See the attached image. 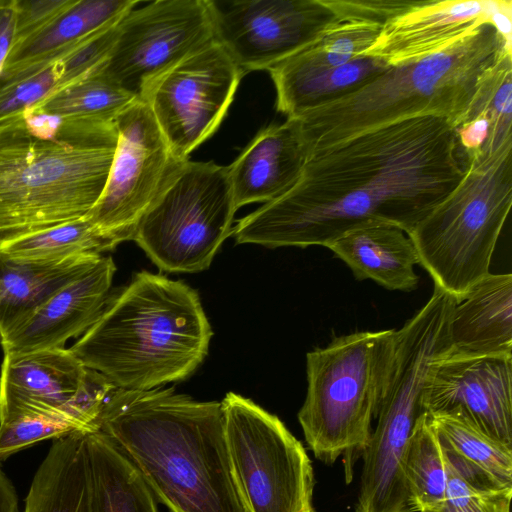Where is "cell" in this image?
<instances>
[{
  "label": "cell",
  "instance_id": "obj_37",
  "mask_svg": "<svg viewBox=\"0 0 512 512\" xmlns=\"http://www.w3.org/2000/svg\"><path fill=\"white\" fill-rule=\"evenodd\" d=\"M73 0H15V39L20 40L39 30L63 11Z\"/></svg>",
  "mask_w": 512,
  "mask_h": 512
},
{
  "label": "cell",
  "instance_id": "obj_20",
  "mask_svg": "<svg viewBox=\"0 0 512 512\" xmlns=\"http://www.w3.org/2000/svg\"><path fill=\"white\" fill-rule=\"evenodd\" d=\"M138 3L135 0H73L45 26L13 43L3 66L0 85L57 62L80 43L117 22Z\"/></svg>",
  "mask_w": 512,
  "mask_h": 512
},
{
  "label": "cell",
  "instance_id": "obj_12",
  "mask_svg": "<svg viewBox=\"0 0 512 512\" xmlns=\"http://www.w3.org/2000/svg\"><path fill=\"white\" fill-rule=\"evenodd\" d=\"M215 41L207 0H157L118 21L113 50L101 71L142 100L174 66Z\"/></svg>",
  "mask_w": 512,
  "mask_h": 512
},
{
  "label": "cell",
  "instance_id": "obj_5",
  "mask_svg": "<svg viewBox=\"0 0 512 512\" xmlns=\"http://www.w3.org/2000/svg\"><path fill=\"white\" fill-rule=\"evenodd\" d=\"M116 145V128L65 143L34 136L21 116L0 125V237L88 217Z\"/></svg>",
  "mask_w": 512,
  "mask_h": 512
},
{
  "label": "cell",
  "instance_id": "obj_36",
  "mask_svg": "<svg viewBox=\"0 0 512 512\" xmlns=\"http://www.w3.org/2000/svg\"><path fill=\"white\" fill-rule=\"evenodd\" d=\"M76 432L71 426L39 415L23 414L0 421V461L36 442Z\"/></svg>",
  "mask_w": 512,
  "mask_h": 512
},
{
  "label": "cell",
  "instance_id": "obj_7",
  "mask_svg": "<svg viewBox=\"0 0 512 512\" xmlns=\"http://www.w3.org/2000/svg\"><path fill=\"white\" fill-rule=\"evenodd\" d=\"M465 154L458 184L407 234L434 285L458 302L490 273L512 205V141Z\"/></svg>",
  "mask_w": 512,
  "mask_h": 512
},
{
  "label": "cell",
  "instance_id": "obj_30",
  "mask_svg": "<svg viewBox=\"0 0 512 512\" xmlns=\"http://www.w3.org/2000/svg\"><path fill=\"white\" fill-rule=\"evenodd\" d=\"M335 20L311 43L286 58L307 67H335L363 56L377 39L383 23L358 17L339 0H327Z\"/></svg>",
  "mask_w": 512,
  "mask_h": 512
},
{
  "label": "cell",
  "instance_id": "obj_16",
  "mask_svg": "<svg viewBox=\"0 0 512 512\" xmlns=\"http://www.w3.org/2000/svg\"><path fill=\"white\" fill-rule=\"evenodd\" d=\"M423 407L428 414L459 412L512 447V355L450 353L430 375Z\"/></svg>",
  "mask_w": 512,
  "mask_h": 512
},
{
  "label": "cell",
  "instance_id": "obj_35",
  "mask_svg": "<svg viewBox=\"0 0 512 512\" xmlns=\"http://www.w3.org/2000/svg\"><path fill=\"white\" fill-rule=\"evenodd\" d=\"M118 21L89 37L57 61L59 82L56 90L102 69L115 45Z\"/></svg>",
  "mask_w": 512,
  "mask_h": 512
},
{
  "label": "cell",
  "instance_id": "obj_21",
  "mask_svg": "<svg viewBox=\"0 0 512 512\" xmlns=\"http://www.w3.org/2000/svg\"><path fill=\"white\" fill-rule=\"evenodd\" d=\"M326 248L349 267L357 280L370 279L388 290L403 292L418 287L416 249L407 233L395 224L376 219L361 222Z\"/></svg>",
  "mask_w": 512,
  "mask_h": 512
},
{
  "label": "cell",
  "instance_id": "obj_3",
  "mask_svg": "<svg viewBox=\"0 0 512 512\" xmlns=\"http://www.w3.org/2000/svg\"><path fill=\"white\" fill-rule=\"evenodd\" d=\"M212 335L196 290L141 271L110 293L98 319L69 349L116 388L149 390L189 377Z\"/></svg>",
  "mask_w": 512,
  "mask_h": 512
},
{
  "label": "cell",
  "instance_id": "obj_1",
  "mask_svg": "<svg viewBox=\"0 0 512 512\" xmlns=\"http://www.w3.org/2000/svg\"><path fill=\"white\" fill-rule=\"evenodd\" d=\"M458 146L455 128L431 115L363 132L310 155L297 181L231 235L268 248L327 247L372 219L409 234L462 178Z\"/></svg>",
  "mask_w": 512,
  "mask_h": 512
},
{
  "label": "cell",
  "instance_id": "obj_17",
  "mask_svg": "<svg viewBox=\"0 0 512 512\" xmlns=\"http://www.w3.org/2000/svg\"><path fill=\"white\" fill-rule=\"evenodd\" d=\"M115 271L112 258L102 256L91 269L9 321L0 329L4 353L65 348L100 316Z\"/></svg>",
  "mask_w": 512,
  "mask_h": 512
},
{
  "label": "cell",
  "instance_id": "obj_10",
  "mask_svg": "<svg viewBox=\"0 0 512 512\" xmlns=\"http://www.w3.org/2000/svg\"><path fill=\"white\" fill-rule=\"evenodd\" d=\"M232 477L246 512H315L303 444L278 416L228 392L221 401Z\"/></svg>",
  "mask_w": 512,
  "mask_h": 512
},
{
  "label": "cell",
  "instance_id": "obj_13",
  "mask_svg": "<svg viewBox=\"0 0 512 512\" xmlns=\"http://www.w3.org/2000/svg\"><path fill=\"white\" fill-rule=\"evenodd\" d=\"M116 387L69 348L4 353L0 373V420L34 414L77 431H95L101 409Z\"/></svg>",
  "mask_w": 512,
  "mask_h": 512
},
{
  "label": "cell",
  "instance_id": "obj_8",
  "mask_svg": "<svg viewBox=\"0 0 512 512\" xmlns=\"http://www.w3.org/2000/svg\"><path fill=\"white\" fill-rule=\"evenodd\" d=\"M449 353L438 330L407 323L396 330L389 381L363 454L355 512H413L404 459L413 427L425 412L423 394L430 375Z\"/></svg>",
  "mask_w": 512,
  "mask_h": 512
},
{
  "label": "cell",
  "instance_id": "obj_31",
  "mask_svg": "<svg viewBox=\"0 0 512 512\" xmlns=\"http://www.w3.org/2000/svg\"><path fill=\"white\" fill-rule=\"evenodd\" d=\"M135 100L99 70L55 90L31 109L51 115L114 123Z\"/></svg>",
  "mask_w": 512,
  "mask_h": 512
},
{
  "label": "cell",
  "instance_id": "obj_32",
  "mask_svg": "<svg viewBox=\"0 0 512 512\" xmlns=\"http://www.w3.org/2000/svg\"><path fill=\"white\" fill-rule=\"evenodd\" d=\"M443 451L447 466L444 500L438 507L422 512H510L512 486Z\"/></svg>",
  "mask_w": 512,
  "mask_h": 512
},
{
  "label": "cell",
  "instance_id": "obj_40",
  "mask_svg": "<svg viewBox=\"0 0 512 512\" xmlns=\"http://www.w3.org/2000/svg\"><path fill=\"white\" fill-rule=\"evenodd\" d=\"M489 24L495 27L506 45L512 48V1L494 0Z\"/></svg>",
  "mask_w": 512,
  "mask_h": 512
},
{
  "label": "cell",
  "instance_id": "obj_15",
  "mask_svg": "<svg viewBox=\"0 0 512 512\" xmlns=\"http://www.w3.org/2000/svg\"><path fill=\"white\" fill-rule=\"evenodd\" d=\"M215 41L246 74L268 70L336 18L327 0H207Z\"/></svg>",
  "mask_w": 512,
  "mask_h": 512
},
{
  "label": "cell",
  "instance_id": "obj_14",
  "mask_svg": "<svg viewBox=\"0 0 512 512\" xmlns=\"http://www.w3.org/2000/svg\"><path fill=\"white\" fill-rule=\"evenodd\" d=\"M245 73L216 41L189 56L146 92L173 155L180 161L214 134Z\"/></svg>",
  "mask_w": 512,
  "mask_h": 512
},
{
  "label": "cell",
  "instance_id": "obj_42",
  "mask_svg": "<svg viewBox=\"0 0 512 512\" xmlns=\"http://www.w3.org/2000/svg\"><path fill=\"white\" fill-rule=\"evenodd\" d=\"M0 340H1V337H0Z\"/></svg>",
  "mask_w": 512,
  "mask_h": 512
},
{
  "label": "cell",
  "instance_id": "obj_28",
  "mask_svg": "<svg viewBox=\"0 0 512 512\" xmlns=\"http://www.w3.org/2000/svg\"><path fill=\"white\" fill-rule=\"evenodd\" d=\"M428 416L446 451L499 483L512 486L511 446L486 434L459 412L434 413Z\"/></svg>",
  "mask_w": 512,
  "mask_h": 512
},
{
  "label": "cell",
  "instance_id": "obj_33",
  "mask_svg": "<svg viewBox=\"0 0 512 512\" xmlns=\"http://www.w3.org/2000/svg\"><path fill=\"white\" fill-rule=\"evenodd\" d=\"M487 113L491 127L483 147L496 149L512 141V54H504L485 75L469 120Z\"/></svg>",
  "mask_w": 512,
  "mask_h": 512
},
{
  "label": "cell",
  "instance_id": "obj_24",
  "mask_svg": "<svg viewBox=\"0 0 512 512\" xmlns=\"http://www.w3.org/2000/svg\"><path fill=\"white\" fill-rule=\"evenodd\" d=\"M24 512H91L86 432L54 439L33 477Z\"/></svg>",
  "mask_w": 512,
  "mask_h": 512
},
{
  "label": "cell",
  "instance_id": "obj_11",
  "mask_svg": "<svg viewBox=\"0 0 512 512\" xmlns=\"http://www.w3.org/2000/svg\"><path fill=\"white\" fill-rule=\"evenodd\" d=\"M114 123L116 150L105 188L88 219L115 248L133 240L139 221L184 161L173 155L144 101L135 100Z\"/></svg>",
  "mask_w": 512,
  "mask_h": 512
},
{
  "label": "cell",
  "instance_id": "obj_26",
  "mask_svg": "<svg viewBox=\"0 0 512 512\" xmlns=\"http://www.w3.org/2000/svg\"><path fill=\"white\" fill-rule=\"evenodd\" d=\"M102 256L86 252L50 261L0 258V329L91 269Z\"/></svg>",
  "mask_w": 512,
  "mask_h": 512
},
{
  "label": "cell",
  "instance_id": "obj_4",
  "mask_svg": "<svg viewBox=\"0 0 512 512\" xmlns=\"http://www.w3.org/2000/svg\"><path fill=\"white\" fill-rule=\"evenodd\" d=\"M512 54L489 23L436 54L390 65L368 83L295 118L307 158L374 128L437 116L458 128L469 119L480 85L504 54Z\"/></svg>",
  "mask_w": 512,
  "mask_h": 512
},
{
  "label": "cell",
  "instance_id": "obj_38",
  "mask_svg": "<svg viewBox=\"0 0 512 512\" xmlns=\"http://www.w3.org/2000/svg\"><path fill=\"white\" fill-rule=\"evenodd\" d=\"M490 127L489 115L481 113L455 129L458 144L463 147L465 153L480 150L488 138Z\"/></svg>",
  "mask_w": 512,
  "mask_h": 512
},
{
  "label": "cell",
  "instance_id": "obj_18",
  "mask_svg": "<svg viewBox=\"0 0 512 512\" xmlns=\"http://www.w3.org/2000/svg\"><path fill=\"white\" fill-rule=\"evenodd\" d=\"M494 0H408L363 56L397 65L441 52L489 23Z\"/></svg>",
  "mask_w": 512,
  "mask_h": 512
},
{
  "label": "cell",
  "instance_id": "obj_34",
  "mask_svg": "<svg viewBox=\"0 0 512 512\" xmlns=\"http://www.w3.org/2000/svg\"><path fill=\"white\" fill-rule=\"evenodd\" d=\"M57 62L0 85V125L11 122L57 89Z\"/></svg>",
  "mask_w": 512,
  "mask_h": 512
},
{
  "label": "cell",
  "instance_id": "obj_2",
  "mask_svg": "<svg viewBox=\"0 0 512 512\" xmlns=\"http://www.w3.org/2000/svg\"><path fill=\"white\" fill-rule=\"evenodd\" d=\"M97 428L169 512H246L231 473L221 402L172 388H115Z\"/></svg>",
  "mask_w": 512,
  "mask_h": 512
},
{
  "label": "cell",
  "instance_id": "obj_29",
  "mask_svg": "<svg viewBox=\"0 0 512 512\" xmlns=\"http://www.w3.org/2000/svg\"><path fill=\"white\" fill-rule=\"evenodd\" d=\"M404 476L413 512L431 510L443 502L447 486L446 459L426 412L413 427L404 459Z\"/></svg>",
  "mask_w": 512,
  "mask_h": 512
},
{
  "label": "cell",
  "instance_id": "obj_19",
  "mask_svg": "<svg viewBox=\"0 0 512 512\" xmlns=\"http://www.w3.org/2000/svg\"><path fill=\"white\" fill-rule=\"evenodd\" d=\"M306 160L295 118L260 131L227 166L237 209L281 196L297 181Z\"/></svg>",
  "mask_w": 512,
  "mask_h": 512
},
{
  "label": "cell",
  "instance_id": "obj_27",
  "mask_svg": "<svg viewBox=\"0 0 512 512\" xmlns=\"http://www.w3.org/2000/svg\"><path fill=\"white\" fill-rule=\"evenodd\" d=\"M113 249L88 217L0 237V258L12 261H50Z\"/></svg>",
  "mask_w": 512,
  "mask_h": 512
},
{
  "label": "cell",
  "instance_id": "obj_9",
  "mask_svg": "<svg viewBox=\"0 0 512 512\" xmlns=\"http://www.w3.org/2000/svg\"><path fill=\"white\" fill-rule=\"evenodd\" d=\"M237 211L227 167L182 162L139 221L133 240L167 272L207 269Z\"/></svg>",
  "mask_w": 512,
  "mask_h": 512
},
{
  "label": "cell",
  "instance_id": "obj_6",
  "mask_svg": "<svg viewBox=\"0 0 512 512\" xmlns=\"http://www.w3.org/2000/svg\"><path fill=\"white\" fill-rule=\"evenodd\" d=\"M396 329L338 336L306 355L307 392L298 412L308 448L347 483L368 445L392 366Z\"/></svg>",
  "mask_w": 512,
  "mask_h": 512
},
{
  "label": "cell",
  "instance_id": "obj_25",
  "mask_svg": "<svg viewBox=\"0 0 512 512\" xmlns=\"http://www.w3.org/2000/svg\"><path fill=\"white\" fill-rule=\"evenodd\" d=\"M91 474V512H158L141 474L100 430L86 432Z\"/></svg>",
  "mask_w": 512,
  "mask_h": 512
},
{
  "label": "cell",
  "instance_id": "obj_23",
  "mask_svg": "<svg viewBox=\"0 0 512 512\" xmlns=\"http://www.w3.org/2000/svg\"><path fill=\"white\" fill-rule=\"evenodd\" d=\"M390 65L361 56L335 67H307L283 60L267 71L277 93V110L287 118L352 93Z\"/></svg>",
  "mask_w": 512,
  "mask_h": 512
},
{
  "label": "cell",
  "instance_id": "obj_22",
  "mask_svg": "<svg viewBox=\"0 0 512 512\" xmlns=\"http://www.w3.org/2000/svg\"><path fill=\"white\" fill-rule=\"evenodd\" d=\"M452 354L512 355V275L489 273L456 304Z\"/></svg>",
  "mask_w": 512,
  "mask_h": 512
},
{
  "label": "cell",
  "instance_id": "obj_39",
  "mask_svg": "<svg viewBox=\"0 0 512 512\" xmlns=\"http://www.w3.org/2000/svg\"><path fill=\"white\" fill-rule=\"evenodd\" d=\"M15 0H0V76L15 39Z\"/></svg>",
  "mask_w": 512,
  "mask_h": 512
},
{
  "label": "cell",
  "instance_id": "obj_41",
  "mask_svg": "<svg viewBox=\"0 0 512 512\" xmlns=\"http://www.w3.org/2000/svg\"><path fill=\"white\" fill-rule=\"evenodd\" d=\"M0 512H19L16 490L0 464Z\"/></svg>",
  "mask_w": 512,
  "mask_h": 512
}]
</instances>
